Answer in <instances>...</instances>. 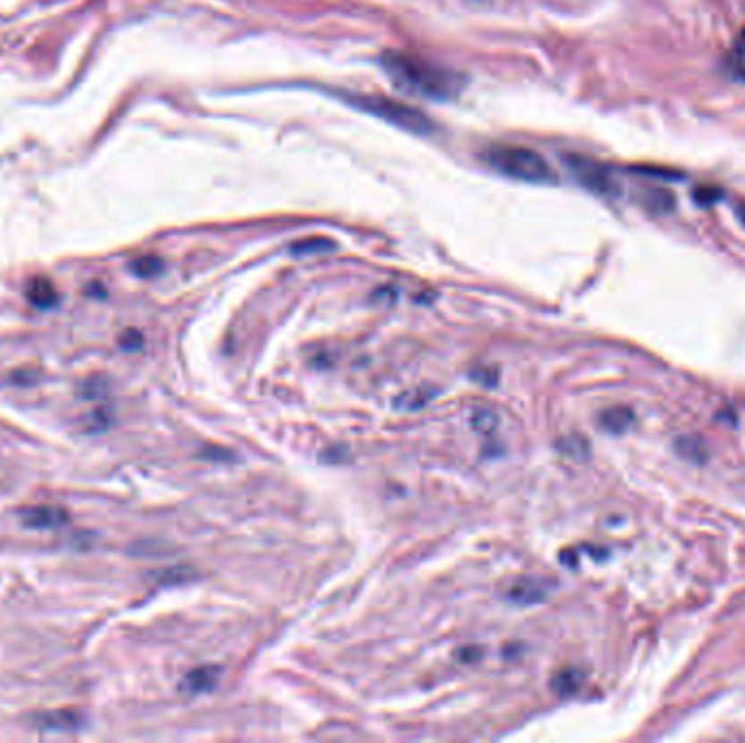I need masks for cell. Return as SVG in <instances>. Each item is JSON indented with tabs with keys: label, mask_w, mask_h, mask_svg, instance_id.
<instances>
[{
	"label": "cell",
	"mask_w": 745,
	"mask_h": 743,
	"mask_svg": "<svg viewBox=\"0 0 745 743\" xmlns=\"http://www.w3.org/2000/svg\"><path fill=\"white\" fill-rule=\"evenodd\" d=\"M552 594V586L545 578H534V576H523L508 586V600H512L519 606L541 604Z\"/></svg>",
	"instance_id": "obj_5"
},
{
	"label": "cell",
	"mask_w": 745,
	"mask_h": 743,
	"mask_svg": "<svg viewBox=\"0 0 745 743\" xmlns=\"http://www.w3.org/2000/svg\"><path fill=\"white\" fill-rule=\"evenodd\" d=\"M107 389V381L103 378H92L83 384V397H101Z\"/></svg>",
	"instance_id": "obj_18"
},
{
	"label": "cell",
	"mask_w": 745,
	"mask_h": 743,
	"mask_svg": "<svg viewBox=\"0 0 745 743\" xmlns=\"http://www.w3.org/2000/svg\"><path fill=\"white\" fill-rule=\"evenodd\" d=\"M471 375L475 381H482V384H487V386H493L495 381H497V371H493V369H478V371H473Z\"/></svg>",
	"instance_id": "obj_21"
},
{
	"label": "cell",
	"mask_w": 745,
	"mask_h": 743,
	"mask_svg": "<svg viewBox=\"0 0 745 743\" xmlns=\"http://www.w3.org/2000/svg\"><path fill=\"white\" fill-rule=\"evenodd\" d=\"M726 62H728L730 77L745 83V31L739 33V38L734 39V44L730 47Z\"/></svg>",
	"instance_id": "obj_12"
},
{
	"label": "cell",
	"mask_w": 745,
	"mask_h": 743,
	"mask_svg": "<svg viewBox=\"0 0 745 743\" xmlns=\"http://www.w3.org/2000/svg\"><path fill=\"white\" fill-rule=\"evenodd\" d=\"M142 334H140V331H136V329H127L124 331V334H120V338H118V345L123 349H127V351H136V349H140L142 347Z\"/></svg>",
	"instance_id": "obj_17"
},
{
	"label": "cell",
	"mask_w": 745,
	"mask_h": 743,
	"mask_svg": "<svg viewBox=\"0 0 745 743\" xmlns=\"http://www.w3.org/2000/svg\"><path fill=\"white\" fill-rule=\"evenodd\" d=\"M569 168H571L573 177L578 179L584 188L593 190L597 194H617L619 185L614 177L610 175L606 166L595 162L591 158H582V155H571L567 158Z\"/></svg>",
	"instance_id": "obj_4"
},
{
	"label": "cell",
	"mask_w": 745,
	"mask_h": 743,
	"mask_svg": "<svg viewBox=\"0 0 745 743\" xmlns=\"http://www.w3.org/2000/svg\"><path fill=\"white\" fill-rule=\"evenodd\" d=\"M484 162L497 173L525 184H552L556 182L552 166L537 150L517 144H495L484 150Z\"/></svg>",
	"instance_id": "obj_2"
},
{
	"label": "cell",
	"mask_w": 745,
	"mask_h": 743,
	"mask_svg": "<svg viewBox=\"0 0 745 743\" xmlns=\"http://www.w3.org/2000/svg\"><path fill=\"white\" fill-rule=\"evenodd\" d=\"M33 724L39 730L74 732L83 726V715L74 709H59L51 713H39V715L33 717Z\"/></svg>",
	"instance_id": "obj_7"
},
{
	"label": "cell",
	"mask_w": 745,
	"mask_h": 743,
	"mask_svg": "<svg viewBox=\"0 0 745 743\" xmlns=\"http://www.w3.org/2000/svg\"><path fill=\"white\" fill-rule=\"evenodd\" d=\"M131 269H133V273L140 275V278H153V275H157L159 270H162V260L148 255V258L136 260V262L131 264Z\"/></svg>",
	"instance_id": "obj_16"
},
{
	"label": "cell",
	"mask_w": 745,
	"mask_h": 743,
	"mask_svg": "<svg viewBox=\"0 0 745 743\" xmlns=\"http://www.w3.org/2000/svg\"><path fill=\"white\" fill-rule=\"evenodd\" d=\"M471 423L473 428L478 431H482V434H493L495 430H497V414L493 413V410L488 408H475L473 414H471Z\"/></svg>",
	"instance_id": "obj_14"
},
{
	"label": "cell",
	"mask_w": 745,
	"mask_h": 743,
	"mask_svg": "<svg viewBox=\"0 0 745 743\" xmlns=\"http://www.w3.org/2000/svg\"><path fill=\"white\" fill-rule=\"evenodd\" d=\"M382 66L394 85L428 98L449 100L456 97L462 85L452 70H444L414 55L386 53L382 57Z\"/></svg>",
	"instance_id": "obj_1"
},
{
	"label": "cell",
	"mask_w": 745,
	"mask_h": 743,
	"mask_svg": "<svg viewBox=\"0 0 745 743\" xmlns=\"http://www.w3.org/2000/svg\"><path fill=\"white\" fill-rule=\"evenodd\" d=\"M693 199L698 201V203H702V205H711V203H715V201L722 199V192H719V190H715V188H698L693 192Z\"/></svg>",
	"instance_id": "obj_19"
},
{
	"label": "cell",
	"mask_w": 745,
	"mask_h": 743,
	"mask_svg": "<svg viewBox=\"0 0 745 743\" xmlns=\"http://www.w3.org/2000/svg\"><path fill=\"white\" fill-rule=\"evenodd\" d=\"M582 682H584L582 670H578V667H564V670L556 671V676L552 678V689L556 691L558 696H573V694H578Z\"/></svg>",
	"instance_id": "obj_10"
},
{
	"label": "cell",
	"mask_w": 745,
	"mask_h": 743,
	"mask_svg": "<svg viewBox=\"0 0 745 743\" xmlns=\"http://www.w3.org/2000/svg\"><path fill=\"white\" fill-rule=\"evenodd\" d=\"M336 244L332 243V240H325V238H309V240H303V243H297L292 247L294 253H321V251H332Z\"/></svg>",
	"instance_id": "obj_15"
},
{
	"label": "cell",
	"mask_w": 745,
	"mask_h": 743,
	"mask_svg": "<svg viewBox=\"0 0 745 743\" xmlns=\"http://www.w3.org/2000/svg\"><path fill=\"white\" fill-rule=\"evenodd\" d=\"M482 654H484V650L482 647H478V645H467V647H462V650H458L456 652V659L460 661V662H475V661H479L482 659Z\"/></svg>",
	"instance_id": "obj_20"
},
{
	"label": "cell",
	"mask_w": 745,
	"mask_h": 743,
	"mask_svg": "<svg viewBox=\"0 0 745 743\" xmlns=\"http://www.w3.org/2000/svg\"><path fill=\"white\" fill-rule=\"evenodd\" d=\"M27 299L31 301L35 308L48 310L57 303L59 295L55 284L48 278H33L27 284Z\"/></svg>",
	"instance_id": "obj_9"
},
{
	"label": "cell",
	"mask_w": 745,
	"mask_h": 743,
	"mask_svg": "<svg viewBox=\"0 0 745 743\" xmlns=\"http://www.w3.org/2000/svg\"><path fill=\"white\" fill-rule=\"evenodd\" d=\"M632 423H634V413L630 408H623V406H619V408H610L599 416V425H602V430L610 431V434H623V431L630 430V425Z\"/></svg>",
	"instance_id": "obj_11"
},
{
	"label": "cell",
	"mask_w": 745,
	"mask_h": 743,
	"mask_svg": "<svg viewBox=\"0 0 745 743\" xmlns=\"http://www.w3.org/2000/svg\"><path fill=\"white\" fill-rule=\"evenodd\" d=\"M218 678H221V667H216V665L194 667V670H190L186 678H183L179 689L190 696L207 694V691H212L214 687H216Z\"/></svg>",
	"instance_id": "obj_8"
},
{
	"label": "cell",
	"mask_w": 745,
	"mask_h": 743,
	"mask_svg": "<svg viewBox=\"0 0 745 743\" xmlns=\"http://www.w3.org/2000/svg\"><path fill=\"white\" fill-rule=\"evenodd\" d=\"M734 214H737L739 223L745 227V199L743 201H737V205H734Z\"/></svg>",
	"instance_id": "obj_22"
},
{
	"label": "cell",
	"mask_w": 745,
	"mask_h": 743,
	"mask_svg": "<svg viewBox=\"0 0 745 743\" xmlns=\"http://www.w3.org/2000/svg\"><path fill=\"white\" fill-rule=\"evenodd\" d=\"M20 521H22L27 528L55 530L66 525L70 521V515L62 506H29V508L20 510Z\"/></svg>",
	"instance_id": "obj_6"
},
{
	"label": "cell",
	"mask_w": 745,
	"mask_h": 743,
	"mask_svg": "<svg viewBox=\"0 0 745 743\" xmlns=\"http://www.w3.org/2000/svg\"><path fill=\"white\" fill-rule=\"evenodd\" d=\"M347 100L353 105V107L386 120V123L394 124V127L406 129V132L410 133L429 135L436 132V124H434L432 118L425 116L423 112L410 107V105L406 103H399V100H394V98L375 97V94L373 97H360V94H356V97H347Z\"/></svg>",
	"instance_id": "obj_3"
},
{
	"label": "cell",
	"mask_w": 745,
	"mask_h": 743,
	"mask_svg": "<svg viewBox=\"0 0 745 743\" xmlns=\"http://www.w3.org/2000/svg\"><path fill=\"white\" fill-rule=\"evenodd\" d=\"M434 397H436V389H432V386H421V389H414V390H410V393H403L394 406L402 410H421L434 399Z\"/></svg>",
	"instance_id": "obj_13"
}]
</instances>
